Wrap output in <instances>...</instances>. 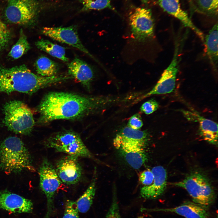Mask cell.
Segmentation results:
<instances>
[{
    "label": "cell",
    "mask_w": 218,
    "mask_h": 218,
    "mask_svg": "<svg viewBox=\"0 0 218 218\" xmlns=\"http://www.w3.org/2000/svg\"><path fill=\"white\" fill-rule=\"evenodd\" d=\"M183 112L187 119L199 124V134L205 140L212 144L217 145L218 124L216 122L195 112L183 111Z\"/></svg>",
    "instance_id": "15"
},
{
    "label": "cell",
    "mask_w": 218,
    "mask_h": 218,
    "mask_svg": "<svg viewBox=\"0 0 218 218\" xmlns=\"http://www.w3.org/2000/svg\"><path fill=\"white\" fill-rule=\"evenodd\" d=\"M142 2L144 4H147L153 0H141Z\"/></svg>",
    "instance_id": "34"
},
{
    "label": "cell",
    "mask_w": 218,
    "mask_h": 218,
    "mask_svg": "<svg viewBox=\"0 0 218 218\" xmlns=\"http://www.w3.org/2000/svg\"><path fill=\"white\" fill-rule=\"evenodd\" d=\"M154 176V181L150 187H142L140 195L144 199H154L158 198L164 193L167 185V173L163 166H158L151 169Z\"/></svg>",
    "instance_id": "17"
},
{
    "label": "cell",
    "mask_w": 218,
    "mask_h": 218,
    "mask_svg": "<svg viewBox=\"0 0 218 218\" xmlns=\"http://www.w3.org/2000/svg\"><path fill=\"white\" fill-rule=\"evenodd\" d=\"M159 107L158 102L152 98L144 102L141 106L140 110L146 114H150L156 111Z\"/></svg>",
    "instance_id": "32"
},
{
    "label": "cell",
    "mask_w": 218,
    "mask_h": 218,
    "mask_svg": "<svg viewBox=\"0 0 218 218\" xmlns=\"http://www.w3.org/2000/svg\"><path fill=\"white\" fill-rule=\"evenodd\" d=\"M143 122L140 115L136 114L129 119L127 126L134 129L140 130L143 125Z\"/></svg>",
    "instance_id": "33"
},
{
    "label": "cell",
    "mask_w": 218,
    "mask_h": 218,
    "mask_svg": "<svg viewBox=\"0 0 218 218\" xmlns=\"http://www.w3.org/2000/svg\"><path fill=\"white\" fill-rule=\"evenodd\" d=\"M35 66L38 74L43 77L56 75L59 71L58 64L44 56L40 57L37 60Z\"/></svg>",
    "instance_id": "23"
},
{
    "label": "cell",
    "mask_w": 218,
    "mask_h": 218,
    "mask_svg": "<svg viewBox=\"0 0 218 218\" xmlns=\"http://www.w3.org/2000/svg\"><path fill=\"white\" fill-rule=\"evenodd\" d=\"M72 79L69 75L43 77L32 72L25 65L0 70V92H18L31 94L39 90Z\"/></svg>",
    "instance_id": "2"
},
{
    "label": "cell",
    "mask_w": 218,
    "mask_h": 218,
    "mask_svg": "<svg viewBox=\"0 0 218 218\" xmlns=\"http://www.w3.org/2000/svg\"><path fill=\"white\" fill-rule=\"evenodd\" d=\"M36 0H10L5 11V16L9 22L25 25L33 21L39 11Z\"/></svg>",
    "instance_id": "8"
},
{
    "label": "cell",
    "mask_w": 218,
    "mask_h": 218,
    "mask_svg": "<svg viewBox=\"0 0 218 218\" xmlns=\"http://www.w3.org/2000/svg\"><path fill=\"white\" fill-rule=\"evenodd\" d=\"M129 20L132 35L135 39L144 41L154 36V23L150 9L136 8L129 15Z\"/></svg>",
    "instance_id": "9"
},
{
    "label": "cell",
    "mask_w": 218,
    "mask_h": 218,
    "mask_svg": "<svg viewBox=\"0 0 218 218\" xmlns=\"http://www.w3.org/2000/svg\"><path fill=\"white\" fill-rule=\"evenodd\" d=\"M105 218H121L114 184L113 186L112 203Z\"/></svg>",
    "instance_id": "28"
},
{
    "label": "cell",
    "mask_w": 218,
    "mask_h": 218,
    "mask_svg": "<svg viewBox=\"0 0 218 218\" xmlns=\"http://www.w3.org/2000/svg\"><path fill=\"white\" fill-rule=\"evenodd\" d=\"M68 69L70 76L77 80L88 90L90 89L94 74L92 69L88 64L75 58L68 64Z\"/></svg>",
    "instance_id": "18"
},
{
    "label": "cell",
    "mask_w": 218,
    "mask_h": 218,
    "mask_svg": "<svg viewBox=\"0 0 218 218\" xmlns=\"http://www.w3.org/2000/svg\"><path fill=\"white\" fill-rule=\"evenodd\" d=\"M79 212L75 202L67 200L62 218H79Z\"/></svg>",
    "instance_id": "29"
},
{
    "label": "cell",
    "mask_w": 218,
    "mask_h": 218,
    "mask_svg": "<svg viewBox=\"0 0 218 218\" xmlns=\"http://www.w3.org/2000/svg\"><path fill=\"white\" fill-rule=\"evenodd\" d=\"M30 48L27 37L21 30L19 39L12 48L8 54L9 56L14 59H18L26 53Z\"/></svg>",
    "instance_id": "25"
},
{
    "label": "cell",
    "mask_w": 218,
    "mask_h": 218,
    "mask_svg": "<svg viewBox=\"0 0 218 218\" xmlns=\"http://www.w3.org/2000/svg\"><path fill=\"white\" fill-rule=\"evenodd\" d=\"M160 7L165 12L179 20L183 25L191 30L198 36L202 41L204 35L196 27L190 18L188 14L181 8L179 0H158Z\"/></svg>",
    "instance_id": "16"
},
{
    "label": "cell",
    "mask_w": 218,
    "mask_h": 218,
    "mask_svg": "<svg viewBox=\"0 0 218 218\" xmlns=\"http://www.w3.org/2000/svg\"><path fill=\"white\" fill-rule=\"evenodd\" d=\"M10 37V32L0 17V51L7 45Z\"/></svg>",
    "instance_id": "30"
},
{
    "label": "cell",
    "mask_w": 218,
    "mask_h": 218,
    "mask_svg": "<svg viewBox=\"0 0 218 218\" xmlns=\"http://www.w3.org/2000/svg\"><path fill=\"white\" fill-rule=\"evenodd\" d=\"M44 145L69 155L95 159L79 134L72 130H63L52 134L46 140Z\"/></svg>",
    "instance_id": "6"
},
{
    "label": "cell",
    "mask_w": 218,
    "mask_h": 218,
    "mask_svg": "<svg viewBox=\"0 0 218 218\" xmlns=\"http://www.w3.org/2000/svg\"><path fill=\"white\" fill-rule=\"evenodd\" d=\"M3 122L9 130L16 134H30L35 124L33 113L25 103L18 100L7 102L4 106Z\"/></svg>",
    "instance_id": "4"
},
{
    "label": "cell",
    "mask_w": 218,
    "mask_h": 218,
    "mask_svg": "<svg viewBox=\"0 0 218 218\" xmlns=\"http://www.w3.org/2000/svg\"><path fill=\"white\" fill-rule=\"evenodd\" d=\"M208 208L194 202H187L173 208L152 210L176 213L185 218H207Z\"/></svg>",
    "instance_id": "19"
},
{
    "label": "cell",
    "mask_w": 218,
    "mask_h": 218,
    "mask_svg": "<svg viewBox=\"0 0 218 218\" xmlns=\"http://www.w3.org/2000/svg\"><path fill=\"white\" fill-rule=\"evenodd\" d=\"M179 43L177 41L173 57L170 64L164 71L153 88L139 99H142L154 95L169 94L173 91L179 69Z\"/></svg>",
    "instance_id": "10"
},
{
    "label": "cell",
    "mask_w": 218,
    "mask_h": 218,
    "mask_svg": "<svg viewBox=\"0 0 218 218\" xmlns=\"http://www.w3.org/2000/svg\"><path fill=\"white\" fill-rule=\"evenodd\" d=\"M218 24L213 25L204 38L205 52L214 70L218 69Z\"/></svg>",
    "instance_id": "21"
},
{
    "label": "cell",
    "mask_w": 218,
    "mask_h": 218,
    "mask_svg": "<svg viewBox=\"0 0 218 218\" xmlns=\"http://www.w3.org/2000/svg\"><path fill=\"white\" fill-rule=\"evenodd\" d=\"M197 9L199 12L210 16L217 15L218 0H197Z\"/></svg>",
    "instance_id": "26"
},
{
    "label": "cell",
    "mask_w": 218,
    "mask_h": 218,
    "mask_svg": "<svg viewBox=\"0 0 218 218\" xmlns=\"http://www.w3.org/2000/svg\"><path fill=\"white\" fill-rule=\"evenodd\" d=\"M42 32L45 36L75 48L93 58L81 42L75 25L65 27H45L42 29Z\"/></svg>",
    "instance_id": "12"
},
{
    "label": "cell",
    "mask_w": 218,
    "mask_h": 218,
    "mask_svg": "<svg viewBox=\"0 0 218 218\" xmlns=\"http://www.w3.org/2000/svg\"><path fill=\"white\" fill-rule=\"evenodd\" d=\"M172 185L185 189L193 202L206 207L215 200V193L212 184L205 175L199 171L189 173L183 180Z\"/></svg>",
    "instance_id": "5"
},
{
    "label": "cell",
    "mask_w": 218,
    "mask_h": 218,
    "mask_svg": "<svg viewBox=\"0 0 218 218\" xmlns=\"http://www.w3.org/2000/svg\"><path fill=\"white\" fill-rule=\"evenodd\" d=\"M40 186L47 199L45 218H50L54 210V200L56 191L62 183L51 163L47 159L42 161L39 169Z\"/></svg>",
    "instance_id": "7"
},
{
    "label": "cell",
    "mask_w": 218,
    "mask_h": 218,
    "mask_svg": "<svg viewBox=\"0 0 218 218\" xmlns=\"http://www.w3.org/2000/svg\"><path fill=\"white\" fill-rule=\"evenodd\" d=\"M78 157L68 155L61 158L56 164V172L61 182L66 185L76 184L82 177V169Z\"/></svg>",
    "instance_id": "11"
},
{
    "label": "cell",
    "mask_w": 218,
    "mask_h": 218,
    "mask_svg": "<svg viewBox=\"0 0 218 218\" xmlns=\"http://www.w3.org/2000/svg\"><path fill=\"white\" fill-rule=\"evenodd\" d=\"M189 3L191 6H193V0H189Z\"/></svg>",
    "instance_id": "35"
},
{
    "label": "cell",
    "mask_w": 218,
    "mask_h": 218,
    "mask_svg": "<svg viewBox=\"0 0 218 218\" xmlns=\"http://www.w3.org/2000/svg\"><path fill=\"white\" fill-rule=\"evenodd\" d=\"M82 5V11L101 10L105 8L114 10L111 4V0H79Z\"/></svg>",
    "instance_id": "27"
},
{
    "label": "cell",
    "mask_w": 218,
    "mask_h": 218,
    "mask_svg": "<svg viewBox=\"0 0 218 218\" xmlns=\"http://www.w3.org/2000/svg\"><path fill=\"white\" fill-rule=\"evenodd\" d=\"M120 100L118 97L49 92L45 95L37 107L40 114L38 123L44 124L57 120L81 119L102 111Z\"/></svg>",
    "instance_id": "1"
},
{
    "label": "cell",
    "mask_w": 218,
    "mask_h": 218,
    "mask_svg": "<svg viewBox=\"0 0 218 218\" xmlns=\"http://www.w3.org/2000/svg\"><path fill=\"white\" fill-rule=\"evenodd\" d=\"M37 48L62 61L67 62L68 59L66 56L65 48L61 46L54 44L49 40L41 39L36 43Z\"/></svg>",
    "instance_id": "24"
},
{
    "label": "cell",
    "mask_w": 218,
    "mask_h": 218,
    "mask_svg": "<svg viewBox=\"0 0 218 218\" xmlns=\"http://www.w3.org/2000/svg\"><path fill=\"white\" fill-rule=\"evenodd\" d=\"M0 169L8 173L35 170L30 153L19 138L9 137L1 144Z\"/></svg>",
    "instance_id": "3"
},
{
    "label": "cell",
    "mask_w": 218,
    "mask_h": 218,
    "mask_svg": "<svg viewBox=\"0 0 218 218\" xmlns=\"http://www.w3.org/2000/svg\"><path fill=\"white\" fill-rule=\"evenodd\" d=\"M0 208L14 213H30L33 203L29 200L5 190L0 191Z\"/></svg>",
    "instance_id": "14"
},
{
    "label": "cell",
    "mask_w": 218,
    "mask_h": 218,
    "mask_svg": "<svg viewBox=\"0 0 218 218\" xmlns=\"http://www.w3.org/2000/svg\"><path fill=\"white\" fill-rule=\"evenodd\" d=\"M154 176L151 169H148L143 171L140 174L139 180L143 187H149L154 182Z\"/></svg>",
    "instance_id": "31"
},
{
    "label": "cell",
    "mask_w": 218,
    "mask_h": 218,
    "mask_svg": "<svg viewBox=\"0 0 218 218\" xmlns=\"http://www.w3.org/2000/svg\"><path fill=\"white\" fill-rule=\"evenodd\" d=\"M150 140L147 131L134 129L127 126L121 129L113 141L114 145L122 142L136 143L146 146Z\"/></svg>",
    "instance_id": "20"
},
{
    "label": "cell",
    "mask_w": 218,
    "mask_h": 218,
    "mask_svg": "<svg viewBox=\"0 0 218 218\" xmlns=\"http://www.w3.org/2000/svg\"><path fill=\"white\" fill-rule=\"evenodd\" d=\"M114 146L119 150L128 164L134 169L140 168L148 160L145 145L138 143L122 142Z\"/></svg>",
    "instance_id": "13"
},
{
    "label": "cell",
    "mask_w": 218,
    "mask_h": 218,
    "mask_svg": "<svg viewBox=\"0 0 218 218\" xmlns=\"http://www.w3.org/2000/svg\"><path fill=\"white\" fill-rule=\"evenodd\" d=\"M93 177L88 187L83 194L75 201L78 211L85 213L90 209L93 201L96 190L97 171L95 168Z\"/></svg>",
    "instance_id": "22"
}]
</instances>
